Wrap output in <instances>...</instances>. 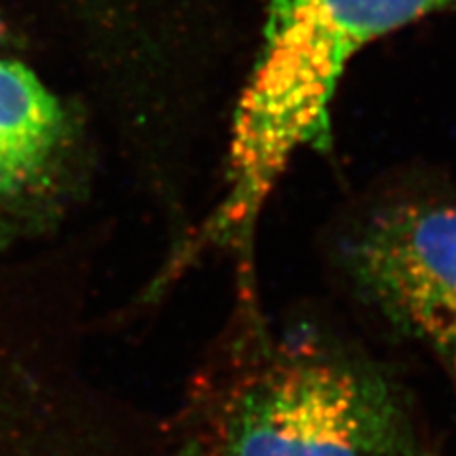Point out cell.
Wrapping results in <instances>:
<instances>
[{
    "label": "cell",
    "mask_w": 456,
    "mask_h": 456,
    "mask_svg": "<svg viewBox=\"0 0 456 456\" xmlns=\"http://www.w3.org/2000/svg\"><path fill=\"white\" fill-rule=\"evenodd\" d=\"M177 456H422L407 397L384 367L308 320L276 322L253 281L200 367Z\"/></svg>",
    "instance_id": "1"
},
{
    "label": "cell",
    "mask_w": 456,
    "mask_h": 456,
    "mask_svg": "<svg viewBox=\"0 0 456 456\" xmlns=\"http://www.w3.org/2000/svg\"><path fill=\"white\" fill-rule=\"evenodd\" d=\"M261 31L236 92L213 204L183 259L228 251L249 273L270 194L305 151L333 145V103L350 63L407 25L456 16V0H261Z\"/></svg>",
    "instance_id": "2"
},
{
    "label": "cell",
    "mask_w": 456,
    "mask_h": 456,
    "mask_svg": "<svg viewBox=\"0 0 456 456\" xmlns=\"http://www.w3.org/2000/svg\"><path fill=\"white\" fill-rule=\"evenodd\" d=\"M322 256L352 301L456 380V181L405 167L352 196Z\"/></svg>",
    "instance_id": "3"
},
{
    "label": "cell",
    "mask_w": 456,
    "mask_h": 456,
    "mask_svg": "<svg viewBox=\"0 0 456 456\" xmlns=\"http://www.w3.org/2000/svg\"><path fill=\"white\" fill-rule=\"evenodd\" d=\"M63 126L60 102L33 70L0 57V196L18 192L40 174Z\"/></svg>",
    "instance_id": "4"
},
{
    "label": "cell",
    "mask_w": 456,
    "mask_h": 456,
    "mask_svg": "<svg viewBox=\"0 0 456 456\" xmlns=\"http://www.w3.org/2000/svg\"><path fill=\"white\" fill-rule=\"evenodd\" d=\"M3 33H4V28H3V23H0V37H3Z\"/></svg>",
    "instance_id": "5"
}]
</instances>
